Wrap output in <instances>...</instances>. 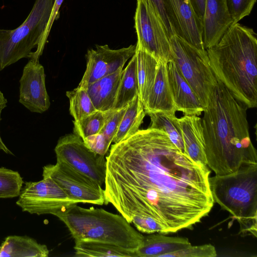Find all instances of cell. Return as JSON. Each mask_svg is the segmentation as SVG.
Wrapping results in <instances>:
<instances>
[{"label":"cell","mask_w":257,"mask_h":257,"mask_svg":"<svg viewBox=\"0 0 257 257\" xmlns=\"http://www.w3.org/2000/svg\"><path fill=\"white\" fill-rule=\"evenodd\" d=\"M146 114L144 105L137 95L127 104L112 142L118 143L136 133Z\"/></svg>","instance_id":"603a6c76"},{"label":"cell","mask_w":257,"mask_h":257,"mask_svg":"<svg viewBox=\"0 0 257 257\" xmlns=\"http://www.w3.org/2000/svg\"><path fill=\"white\" fill-rule=\"evenodd\" d=\"M75 256L137 257L136 251L124 249L116 245L90 240H74Z\"/></svg>","instance_id":"d4e9b609"},{"label":"cell","mask_w":257,"mask_h":257,"mask_svg":"<svg viewBox=\"0 0 257 257\" xmlns=\"http://www.w3.org/2000/svg\"><path fill=\"white\" fill-rule=\"evenodd\" d=\"M63 1L64 0H55L52 11L46 30L37 47L36 51L31 53V56L33 57L39 59L40 57L42 55L53 24L54 21L59 18V9Z\"/></svg>","instance_id":"836d02e7"},{"label":"cell","mask_w":257,"mask_h":257,"mask_svg":"<svg viewBox=\"0 0 257 257\" xmlns=\"http://www.w3.org/2000/svg\"><path fill=\"white\" fill-rule=\"evenodd\" d=\"M137 35L136 48L159 62L171 60L170 39L162 21L153 8L144 0H137L135 15Z\"/></svg>","instance_id":"ba28073f"},{"label":"cell","mask_w":257,"mask_h":257,"mask_svg":"<svg viewBox=\"0 0 257 257\" xmlns=\"http://www.w3.org/2000/svg\"><path fill=\"white\" fill-rule=\"evenodd\" d=\"M43 177L52 179L77 203L105 204L104 189L101 186L65 162L57 160L54 165L45 166Z\"/></svg>","instance_id":"9c48e42d"},{"label":"cell","mask_w":257,"mask_h":257,"mask_svg":"<svg viewBox=\"0 0 257 257\" xmlns=\"http://www.w3.org/2000/svg\"><path fill=\"white\" fill-rule=\"evenodd\" d=\"M247 108L217 80L202 118L206 165L216 175L233 173L244 165L257 164Z\"/></svg>","instance_id":"7a4b0ae2"},{"label":"cell","mask_w":257,"mask_h":257,"mask_svg":"<svg viewBox=\"0 0 257 257\" xmlns=\"http://www.w3.org/2000/svg\"><path fill=\"white\" fill-rule=\"evenodd\" d=\"M45 76L39 60L29 59L20 80L19 102L32 112L42 113L50 106Z\"/></svg>","instance_id":"4fadbf2b"},{"label":"cell","mask_w":257,"mask_h":257,"mask_svg":"<svg viewBox=\"0 0 257 257\" xmlns=\"http://www.w3.org/2000/svg\"><path fill=\"white\" fill-rule=\"evenodd\" d=\"M175 35L195 48L206 50L203 42L202 24L189 0H164Z\"/></svg>","instance_id":"5bb4252c"},{"label":"cell","mask_w":257,"mask_h":257,"mask_svg":"<svg viewBox=\"0 0 257 257\" xmlns=\"http://www.w3.org/2000/svg\"><path fill=\"white\" fill-rule=\"evenodd\" d=\"M147 114L151 119L149 127L164 131L175 146L184 153L181 131L175 114L163 112H152Z\"/></svg>","instance_id":"484cf974"},{"label":"cell","mask_w":257,"mask_h":257,"mask_svg":"<svg viewBox=\"0 0 257 257\" xmlns=\"http://www.w3.org/2000/svg\"><path fill=\"white\" fill-rule=\"evenodd\" d=\"M135 54L137 58L138 96L144 106L154 84L159 64L161 62L137 48Z\"/></svg>","instance_id":"7402d4cb"},{"label":"cell","mask_w":257,"mask_h":257,"mask_svg":"<svg viewBox=\"0 0 257 257\" xmlns=\"http://www.w3.org/2000/svg\"><path fill=\"white\" fill-rule=\"evenodd\" d=\"M54 150L57 160L66 163L100 186L104 183L106 170L104 156L89 149L80 137L74 133L62 136Z\"/></svg>","instance_id":"30bf717a"},{"label":"cell","mask_w":257,"mask_h":257,"mask_svg":"<svg viewBox=\"0 0 257 257\" xmlns=\"http://www.w3.org/2000/svg\"><path fill=\"white\" fill-rule=\"evenodd\" d=\"M154 10L162 21L169 39L175 35L170 22L164 0H144Z\"/></svg>","instance_id":"d590c367"},{"label":"cell","mask_w":257,"mask_h":257,"mask_svg":"<svg viewBox=\"0 0 257 257\" xmlns=\"http://www.w3.org/2000/svg\"><path fill=\"white\" fill-rule=\"evenodd\" d=\"M136 228L140 232L148 234L161 233L165 234L163 225L154 218L147 216H135L132 220Z\"/></svg>","instance_id":"1f68e13d"},{"label":"cell","mask_w":257,"mask_h":257,"mask_svg":"<svg viewBox=\"0 0 257 257\" xmlns=\"http://www.w3.org/2000/svg\"><path fill=\"white\" fill-rule=\"evenodd\" d=\"M189 1L196 15L202 24L206 0Z\"/></svg>","instance_id":"8d00e7d4"},{"label":"cell","mask_w":257,"mask_h":257,"mask_svg":"<svg viewBox=\"0 0 257 257\" xmlns=\"http://www.w3.org/2000/svg\"><path fill=\"white\" fill-rule=\"evenodd\" d=\"M190 245L187 238L167 236L161 233H151L144 236L136 253L137 257H164L169 253L182 249Z\"/></svg>","instance_id":"ffe728a7"},{"label":"cell","mask_w":257,"mask_h":257,"mask_svg":"<svg viewBox=\"0 0 257 257\" xmlns=\"http://www.w3.org/2000/svg\"><path fill=\"white\" fill-rule=\"evenodd\" d=\"M214 202L230 213L242 236L256 237L257 164L244 165L236 172L209 178Z\"/></svg>","instance_id":"5b68a950"},{"label":"cell","mask_w":257,"mask_h":257,"mask_svg":"<svg viewBox=\"0 0 257 257\" xmlns=\"http://www.w3.org/2000/svg\"><path fill=\"white\" fill-rule=\"evenodd\" d=\"M217 255L215 247L211 244L190 246L169 253L164 257H215Z\"/></svg>","instance_id":"4dcf8cb0"},{"label":"cell","mask_w":257,"mask_h":257,"mask_svg":"<svg viewBox=\"0 0 257 257\" xmlns=\"http://www.w3.org/2000/svg\"><path fill=\"white\" fill-rule=\"evenodd\" d=\"M232 24L225 0H206L202 22L205 50L215 45Z\"/></svg>","instance_id":"2e32d148"},{"label":"cell","mask_w":257,"mask_h":257,"mask_svg":"<svg viewBox=\"0 0 257 257\" xmlns=\"http://www.w3.org/2000/svg\"><path fill=\"white\" fill-rule=\"evenodd\" d=\"M144 107L146 114L163 112L175 114L177 110L168 82L166 63L160 62L154 84Z\"/></svg>","instance_id":"ac0fdd59"},{"label":"cell","mask_w":257,"mask_h":257,"mask_svg":"<svg viewBox=\"0 0 257 257\" xmlns=\"http://www.w3.org/2000/svg\"><path fill=\"white\" fill-rule=\"evenodd\" d=\"M136 50V45L115 50L104 45H96L95 49L88 50L86 68L77 87L85 89L96 80L123 68Z\"/></svg>","instance_id":"7c38bea8"},{"label":"cell","mask_w":257,"mask_h":257,"mask_svg":"<svg viewBox=\"0 0 257 257\" xmlns=\"http://www.w3.org/2000/svg\"><path fill=\"white\" fill-rule=\"evenodd\" d=\"M177 119L181 131L184 153L207 165L202 118L196 115H184Z\"/></svg>","instance_id":"e0dca14e"},{"label":"cell","mask_w":257,"mask_h":257,"mask_svg":"<svg viewBox=\"0 0 257 257\" xmlns=\"http://www.w3.org/2000/svg\"><path fill=\"white\" fill-rule=\"evenodd\" d=\"M55 0H36L24 22L14 30L0 29V71L29 57L46 30Z\"/></svg>","instance_id":"8992f818"},{"label":"cell","mask_w":257,"mask_h":257,"mask_svg":"<svg viewBox=\"0 0 257 257\" xmlns=\"http://www.w3.org/2000/svg\"><path fill=\"white\" fill-rule=\"evenodd\" d=\"M24 183L18 172L0 168V198L19 197Z\"/></svg>","instance_id":"f1b7e54d"},{"label":"cell","mask_w":257,"mask_h":257,"mask_svg":"<svg viewBox=\"0 0 257 257\" xmlns=\"http://www.w3.org/2000/svg\"><path fill=\"white\" fill-rule=\"evenodd\" d=\"M113 110H96L80 119L73 121L74 134L83 140L99 133Z\"/></svg>","instance_id":"4316f807"},{"label":"cell","mask_w":257,"mask_h":257,"mask_svg":"<svg viewBox=\"0 0 257 257\" xmlns=\"http://www.w3.org/2000/svg\"><path fill=\"white\" fill-rule=\"evenodd\" d=\"M69 100V111L74 120H78L97 110L85 89L76 88L66 92Z\"/></svg>","instance_id":"83f0119b"},{"label":"cell","mask_w":257,"mask_h":257,"mask_svg":"<svg viewBox=\"0 0 257 257\" xmlns=\"http://www.w3.org/2000/svg\"><path fill=\"white\" fill-rule=\"evenodd\" d=\"M256 0H225L233 24L238 23L251 12Z\"/></svg>","instance_id":"f546056e"},{"label":"cell","mask_w":257,"mask_h":257,"mask_svg":"<svg viewBox=\"0 0 257 257\" xmlns=\"http://www.w3.org/2000/svg\"><path fill=\"white\" fill-rule=\"evenodd\" d=\"M8 101L5 97L4 94L0 91V121L1 120V115L2 110L7 106ZM0 150L3 151L7 154L13 155V153L9 150V149L5 145L2 141L0 135Z\"/></svg>","instance_id":"74e56055"},{"label":"cell","mask_w":257,"mask_h":257,"mask_svg":"<svg viewBox=\"0 0 257 257\" xmlns=\"http://www.w3.org/2000/svg\"><path fill=\"white\" fill-rule=\"evenodd\" d=\"M55 216L66 225L74 240L102 242L136 251L144 237L121 215L103 209L74 204Z\"/></svg>","instance_id":"277c9868"},{"label":"cell","mask_w":257,"mask_h":257,"mask_svg":"<svg viewBox=\"0 0 257 257\" xmlns=\"http://www.w3.org/2000/svg\"><path fill=\"white\" fill-rule=\"evenodd\" d=\"M123 72V68H121L96 80L85 89L97 110L113 109Z\"/></svg>","instance_id":"d6986e66"},{"label":"cell","mask_w":257,"mask_h":257,"mask_svg":"<svg viewBox=\"0 0 257 257\" xmlns=\"http://www.w3.org/2000/svg\"><path fill=\"white\" fill-rule=\"evenodd\" d=\"M166 70L176 110L184 115H201L204 108L173 60L166 63Z\"/></svg>","instance_id":"9a60e30c"},{"label":"cell","mask_w":257,"mask_h":257,"mask_svg":"<svg viewBox=\"0 0 257 257\" xmlns=\"http://www.w3.org/2000/svg\"><path fill=\"white\" fill-rule=\"evenodd\" d=\"M49 253L46 245L26 236H8L0 246V257H47Z\"/></svg>","instance_id":"44dd1931"},{"label":"cell","mask_w":257,"mask_h":257,"mask_svg":"<svg viewBox=\"0 0 257 257\" xmlns=\"http://www.w3.org/2000/svg\"><path fill=\"white\" fill-rule=\"evenodd\" d=\"M138 94L137 58L135 53L123 69L113 109L118 110L126 106Z\"/></svg>","instance_id":"cb8c5ba5"},{"label":"cell","mask_w":257,"mask_h":257,"mask_svg":"<svg viewBox=\"0 0 257 257\" xmlns=\"http://www.w3.org/2000/svg\"><path fill=\"white\" fill-rule=\"evenodd\" d=\"M16 202L23 211L37 215H55L66 207L77 204L51 178L26 182Z\"/></svg>","instance_id":"8fae6325"},{"label":"cell","mask_w":257,"mask_h":257,"mask_svg":"<svg viewBox=\"0 0 257 257\" xmlns=\"http://www.w3.org/2000/svg\"><path fill=\"white\" fill-rule=\"evenodd\" d=\"M126 107L127 106L120 109H114L100 132L110 143L112 142Z\"/></svg>","instance_id":"d6a6232c"},{"label":"cell","mask_w":257,"mask_h":257,"mask_svg":"<svg viewBox=\"0 0 257 257\" xmlns=\"http://www.w3.org/2000/svg\"><path fill=\"white\" fill-rule=\"evenodd\" d=\"M216 79L248 108L257 105V39L252 29L231 25L206 50Z\"/></svg>","instance_id":"3957f363"},{"label":"cell","mask_w":257,"mask_h":257,"mask_svg":"<svg viewBox=\"0 0 257 257\" xmlns=\"http://www.w3.org/2000/svg\"><path fill=\"white\" fill-rule=\"evenodd\" d=\"M171 58L204 108L217 82L206 50L202 51L175 35L170 39Z\"/></svg>","instance_id":"52a82bcc"},{"label":"cell","mask_w":257,"mask_h":257,"mask_svg":"<svg viewBox=\"0 0 257 257\" xmlns=\"http://www.w3.org/2000/svg\"><path fill=\"white\" fill-rule=\"evenodd\" d=\"M86 146L92 152L105 156L111 143L100 132L86 137L83 140Z\"/></svg>","instance_id":"e575fe53"},{"label":"cell","mask_w":257,"mask_h":257,"mask_svg":"<svg viewBox=\"0 0 257 257\" xmlns=\"http://www.w3.org/2000/svg\"><path fill=\"white\" fill-rule=\"evenodd\" d=\"M104 198L129 222L152 217L165 234L191 229L214 201L210 170L183 153L162 130L148 127L111 146Z\"/></svg>","instance_id":"6da1fadb"}]
</instances>
